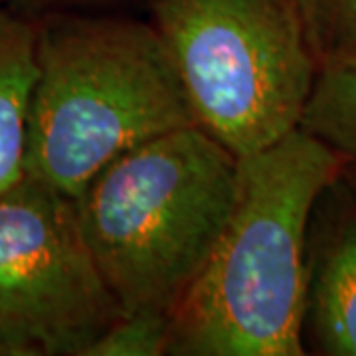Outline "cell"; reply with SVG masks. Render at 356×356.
<instances>
[{
	"label": "cell",
	"instance_id": "obj_2",
	"mask_svg": "<svg viewBox=\"0 0 356 356\" xmlns=\"http://www.w3.org/2000/svg\"><path fill=\"white\" fill-rule=\"evenodd\" d=\"M34 20L28 177L76 200L121 154L198 125L172 58L145 14L60 10Z\"/></svg>",
	"mask_w": 356,
	"mask_h": 356
},
{
	"label": "cell",
	"instance_id": "obj_9",
	"mask_svg": "<svg viewBox=\"0 0 356 356\" xmlns=\"http://www.w3.org/2000/svg\"><path fill=\"white\" fill-rule=\"evenodd\" d=\"M318 72L356 58V0H291Z\"/></svg>",
	"mask_w": 356,
	"mask_h": 356
},
{
	"label": "cell",
	"instance_id": "obj_8",
	"mask_svg": "<svg viewBox=\"0 0 356 356\" xmlns=\"http://www.w3.org/2000/svg\"><path fill=\"white\" fill-rule=\"evenodd\" d=\"M301 129L356 161V58L318 72Z\"/></svg>",
	"mask_w": 356,
	"mask_h": 356
},
{
	"label": "cell",
	"instance_id": "obj_12",
	"mask_svg": "<svg viewBox=\"0 0 356 356\" xmlns=\"http://www.w3.org/2000/svg\"><path fill=\"white\" fill-rule=\"evenodd\" d=\"M343 178L356 194V161H346V165L343 168Z\"/></svg>",
	"mask_w": 356,
	"mask_h": 356
},
{
	"label": "cell",
	"instance_id": "obj_10",
	"mask_svg": "<svg viewBox=\"0 0 356 356\" xmlns=\"http://www.w3.org/2000/svg\"><path fill=\"white\" fill-rule=\"evenodd\" d=\"M170 317L163 313H121L88 348L86 356H165Z\"/></svg>",
	"mask_w": 356,
	"mask_h": 356
},
{
	"label": "cell",
	"instance_id": "obj_7",
	"mask_svg": "<svg viewBox=\"0 0 356 356\" xmlns=\"http://www.w3.org/2000/svg\"><path fill=\"white\" fill-rule=\"evenodd\" d=\"M36 20L0 6V196L26 177Z\"/></svg>",
	"mask_w": 356,
	"mask_h": 356
},
{
	"label": "cell",
	"instance_id": "obj_1",
	"mask_svg": "<svg viewBox=\"0 0 356 356\" xmlns=\"http://www.w3.org/2000/svg\"><path fill=\"white\" fill-rule=\"evenodd\" d=\"M344 165L301 127L240 159L234 210L170 315L166 356H305L307 224Z\"/></svg>",
	"mask_w": 356,
	"mask_h": 356
},
{
	"label": "cell",
	"instance_id": "obj_11",
	"mask_svg": "<svg viewBox=\"0 0 356 356\" xmlns=\"http://www.w3.org/2000/svg\"><path fill=\"white\" fill-rule=\"evenodd\" d=\"M0 6L36 18L60 10H133L143 13L145 0H0Z\"/></svg>",
	"mask_w": 356,
	"mask_h": 356
},
{
	"label": "cell",
	"instance_id": "obj_5",
	"mask_svg": "<svg viewBox=\"0 0 356 356\" xmlns=\"http://www.w3.org/2000/svg\"><path fill=\"white\" fill-rule=\"evenodd\" d=\"M121 313L74 198L28 175L0 196V356H86Z\"/></svg>",
	"mask_w": 356,
	"mask_h": 356
},
{
	"label": "cell",
	"instance_id": "obj_6",
	"mask_svg": "<svg viewBox=\"0 0 356 356\" xmlns=\"http://www.w3.org/2000/svg\"><path fill=\"white\" fill-rule=\"evenodd\" d=\"M301 346L303 355L356 356V194L343 172L307 224Z\"/></svg>",
	"mask_w": 356,
	"mask_h": 356
},
{
	"label": "cell",
	"instance_id": "obj_3",
	"mask_svg": "<svg viewBox=\"0 0 356 356\" xmlns=\"http://www.w3.org/2000/svg\"><path fill=\"white\" fill-rule=\"evenodd\" d=\"M240 159L200 125L121 154L77 194L79 226L123 313L172 315L238 196Z\"/></svg>",
	"mask_w": 356,
	"mask_h": 356
},
{
	"label": "cell",
	"instance_id": "obj_4",
	"mask_svg": "<svg viewBox=\"0 0 356 356\" xmlns=\"http://www.w3.org/2000/svg\"><path fill=\"white\" fill-rule=\"evenodd\" d=\"M196 123L238 159L301 127L318 67L291 0H145Z\"/></svg>",
	"mask_w": 356,
	"mask_h": 356
}]
</instances>
